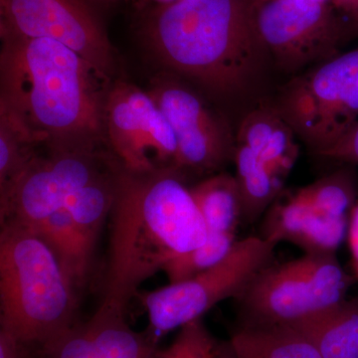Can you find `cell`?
<instances>
[{
    "label": "cell",
    "instance_id": "6da1fadb",
    "mask_svg": "<svg viewBox=\"0 0 358 358\" xmlns=\"http://www.w3.org/2000/svg\"><path fill=\"white\" fill-rule=\"evenodd\" d=\"M257 0H169L143 18L141 36L169 72L214 98L246 103L273 66L257 30Z\"/></svg>",
    "mask_w": 358,
    "mask_h": 358
},
{
    "label": "cell",
    "instance_id": "7a4b0ae2",
    "mask_svg": "<svg viewBox=\"0 0 358 358\" xmlns=\"http://www.w3.org/2000/svg\"><path fill=\"white\" fill-rule=\"evenodd\" d=\"M0 106L46 147L106 145L103 108L112 83L55 40L0 30Z\"/></svg>",
    "mask_w": 358,
    "mask_h": 358
},
{
    "label": "cell",
    "instance_id": "3957f363",
    "mask_svg": "<svg viewBox=\"0 0 358 358\" xmlns=\"http://www.w3.org/2000/svg\"><path fill=\"white\" fill-rule=\"evenodd\" d=\"M112 214L110 261L102 303L127 310L141 282L174 257L205 243L208 229L176 167L122 169Z\"/></svg>",
    "mask_w": 358,
    "mask_h": 358
},
{
    "label": "cell",
    "instance_id": "277c9868",
    "mask_svg": "<svg viewBox=\"0 0 358 358\" xmlns=\"http://www.w3.org/2000/svg\"><path fill=\"white\" fill-rule=\"evenodd\" d=\"M76 287L34 231L1 223L0 324L27 352L41 353L76 324Z\"/></svg>",
    "mask_w": 358,
    "mask_h": 358
},
{
    "label": "cell",
    "instance_id": "5b68a950",
    "mask_svg": "<svg viewBox=\"0 0 358 358\" xmlns=\"http://www.w3.org/2000/svg\"><path fill=\"white\" fill-rule=\"evenodd\" d=\"M352 278L336 255L268 264L238 296L242 326L292 324L345 300Z\"/></svg>",
    "mask_w": 358,
    "mask_h": 358
},
{
    "label": "cell",
    "instance_id": "8992f818",
    "mask_svg": "<svg viewBox=\"0 0 358 358\" xmlns=\"http://www.w3.org/2000/svg\"><path fill=\"white\" fill-rule=\"evenodd\" d=\"M317 155L358 122V47L294 75L273 103Z\"/></svg>",
    "mask_w": 358,
    "mask_h": 358
},
{
    "label": "cell",
    "instance_id": "52a82bcc",
    "mask_svg": "<svg viewBox=\"0 0 358 358\" xmlns=\"http://www.w3.org/2000/svg\"><path fill=\"white\" fill-rule=\"evenodd\" d=\"M277 242L264 237L236 241L227 256L192 279L148 292L143 298L148 329L159 339L201 319L218 303L238 298L260 271L271 264Z\"/></svg>",
    "mask_w": 358,
    "mask_h": 358
},
{
    "label": "cell",
    "instance_id": "ba28073f",
    "mask_svg": "<svg viewBox=\"0 0 358 358\" xmlns=\"http://www.w3.org/2000/svg\"><path fill=\"white\" fill-rule=\"evenodd\" d=\"M6 192L0 193L1 223L36 227L63 208L73 193L120 166L102 145L46 147Z\"/></svg>",
    "mask_w": 358,
    "mask_h": 358
},
{
    "label": "cell",
    "instance_id": "9c48e42d",
    "mask_svg": "<svg viewBox=\"0 0 358 358\" xmlns=\"http://www.w3.org/2000/svg\"><path fill=\"white\" fill-rule=\"evenodd\" d=\"M255 21L273 65L294 76L338 55L346 36L331 3L313 0H257Z\"/></svg>",
    "mask_w": 358,
    "mask_h": 358
},
{
    "label": "cell",
    "instance_id": "30bf717a",
    "mask_svg": "<svg viewBox=\"0 0 358 358\" xmlns=\"http://www.w3.org/2000/svg\"><path fill=\"white\" fill-rule=\"evenodd\" d=\"M106 145L124 171L150 173L176 167L178 141L148 92L128 82L110 83L103 108Z\"/></svg>",
    "mask_w": 358,
    "mask_h": 358
},
{
    "label": "cell",
    "instance_id": "8fae6325",
    "mask_svg": "<svg viewBox=\"0 0 358 358\" xmlns=\"http://www.w3.org/2000/svg\"><path fill=\"white\" fill-rule=\"evenodd\" d=\"M180 79L173 73H164L152 80L147 91L176 134V169L199 173L217 171L233 159L236 138L227 122Z\"/></svg>",
    "mask_w": 358,
    "mask_h": 358
},
{
    "label": "cell",
    "instance_id": "7c38bea8",
    "mask_svg": "<svg viewBox=\"0 0 358 358\" xmlns=\"http://www.w3.org/2000/svg\"><path fill=\"white\" fill-rule=\"evenodd\" d=\"M0 30L55 40L113 79L114 47L85 0H0Z\"/></svg>",
    "mask_w": 358,
    "mask_h": 358
},
{
    "label": "cell",
    "instance_id": "4fadbf2b",
    "mask_svg": "<svg viewBox=\"0 0 358 358\" xmlns=\"http://www.w3.org/2000/svg\"><path fill=\"white\" fill-rule=\"evenodd\" d=\"M267 212L264 238L278 244L289 242L306 254L336 255L348 237L350 218L322 215L310 206L296 190L293 194L278 197Z\"/></svg>",
    "mask_w": 358,
    "mask_h": 358
},
{
    "label": "cell",
    "instance_id": "5bb4252c",
    "mask_svg": "<svg viewBox=\"0 0 358 358\" xmlns=\"http://www.w3.org/2000/svg\"><path fill=\"white\" fill-rule=\"evenodd\" d=\"M293 129L272 105H260L244 115L236 143L249 148L282 178L288 176L299 155Z\"/></svg>",
    "mask_w": 358,
    "mask_h": 358
},
{
    "label": "cell",
    "instance_id": "9a60e30c",
    "mask_svg": "<svg viewBox=\"0 0 358 358\" xmlns=\"http://www.w3.org/2000/svg\"><path fill=\"white\" fill-rule=\"evenodd\" d=\"M287 326L305 336L324 358H358V299Z\"/></svg>",
    "mask_w": 358,
    "mask_h": 358
},
{
    "label": "cell",
    "instance_id": "2e32d148",
    "mask_svg": "<svg viewBox=\"0 0 358 358\" xmlns=\"http://www.w3.org/2000/svg\"><path fill=\"white\" fill-rule=\"evenodd\" d=\"M30 230L51 247L75 287L81 286L89 272L96 238L85 232L64 207Z\"/></svg>",
    "mask_w": 358,
    "mask_h": 358
},
{
    "label": "cell",
    "instance_id": "e0dca14e",
    "mask_svg": "<svg viewBox=\"0 0 358 358\" xmlns=\"http://www.w3.org/2000/svg\"><path fill=\"white\" fill-rule=\"evenodd\" d=\"M230 341L239 358H324L305 336L287 324H241Z\"/></svg>",
    "mask_w": 358,
    "mask_h": 358
},
{
    "label": "cell",
    "instance_id": "ac0fdd59",
    "mask_svg": "<svg viewBox=\"0 0 358 358\" xmlns=\"http://www.w3.org/2000/svg\"><path fill=\"white\" fill-rule=\"evenodd\" d=\"M233 160L241 193L242 220L252 224L280 196L284 178L242 143H236Z\"/></svg>",
    "mask_w": 358,
    "mask_h": 358
},
{
    "label": "cell",
    "instance_id": "d6986e66",
    "mask_svg": "<svg viewBox=\"0 0 358 358\" xmlns=\"http://www.w3.org/2000/svg\"><path fill=\"white\" fill-rule=\"evenodd\" d=\"M208 232L234 234L242 220V199L236 176L218 173L190 188Z\"/></svg>",
    "mask_w": 358,
    "mask_h": 358
},
{
    "label": "cell",
    "instance_id": "ffe728a7",
    "mask_svg": "<svg viewBox=\"0 0 358 358\" xmlns=\"http://www.w3.org/2000/svg\"><path fill=\"white\" fill-rule=\"evenodd\" d=\"M44 147L13 113L0 106V193L6 192Z\"/></svg>",
    "mask_w": 358,
    "mask_h": 358
},
{
    "label": "cell",
    "instance_id": "44dd1931",
    "mask_svg": "<svg viewBox=\"0 0 358 358\" xmlns=\"http://www.w3.org/2000/svg\"><path fill=\"white\" fill-rule=\"evenodd\" d=\"M315 211L329 217H348L357 199L355 176L348 169L334 171L298 190Z\"/></svg>",
    "mask_w": 358,
    "mask_h": 358
},
{
    "label": "cell",
    "instance_id": "7402d4cb",
    "mask_svg": "<svg viewBox=\"0 0 358 358\" xmlns=\"http://www.w3.org/2000/svg\"><path fill=\"white\" fill-rule=\"evenodd\" d=\"M234 237V234L209 232L205 243L167 261L162 271L169 284L192 279L222 261L236 243Z\"/></svg>",
    "mask_w": 358,
    "mask_h": 358
},
{
    "label": "cell",
    "instance_id": "603a6c76",
    "mask_svg": "<svg viewBox=\"0 0 358 358\" xmlns=\"http://www.w3.org/2000/svg\"><path fill=\"white\" fill-rule=\"evenodd\" d=\"M152 358H239L231 341H219L209 333L201 319L180 327L173 343L157 350Z\"/></svg>",
    "mask_w": 358,
    "mask_h": 358
},
{
    "label": "cell",
    "instance_id": "cb8c5ba5",
    "mask_svg": "<svg viewBox=\"0 0 358 358\" xmlns=\"http://www.w3.org/2000/svg\"><path fill=\"white\" fill-rule=\"evenodd\" d=\"M317 157L358 164V122L333 147L320 152Z\"/></svg>",
    "mask_w": 358,
    "mask_h": 358
},
{
    "label": "cell",
    "instance_id": "d4e9b609",
    "mask_svg": "<svg viewBox=\"0 0 358 358\" xmlns=\"http://www.w3.org/2000/svg\"><path fill=\"white\" fill-rule=\"evenodd\" d=\"M331 6L343 21L346 35L358 34V0H333Z\"/></svg>",
    "mask_w": 358,
    "mask_h": 358
},
{
    "label": "cell",
    "instance_id": "484cf974",
    "mask_svg": "<svg viewBox=\"0 0 358 358\" xmlns=\"http://www.w3.org/2000/svg\"><path fill=\"white\" fill-rule=\"evenodd\" d=\"M348 238L352 252L353 270L358 279V201L350 213Z\"/></svg>",
    "mask_w": 358,
    "mask_h": 358
},
{
    "label": "cell",
    "instance_id": "4316f807",
    "mask_svg": "<svg viewBox=\"0 0 358 358\" xmlns=\"http://www.w3.org/2000/svg\"><path fill=\"white\" fill-rule=\"evenodd\" d=\"M26 353L15 338L0 331V358H26Z\"/></svg>",
    "mask_w": 358,
    "mask_h": 358
},
{
    "label": "cell",
    "instance_id": "83f0119b",
    "mask_svg": "<svg viewBox=\"0 0 358 358\" xmlns=\"http://www.w3.org/2000/svg\"><path fill=\"white\" fill-rule=\"evenodd\" d=\"M313 1L322 2V3H331L333 0H313Z\"/></svg>",
    "mask_w": 358,
    "mask_h": 358
}]
</instances>
